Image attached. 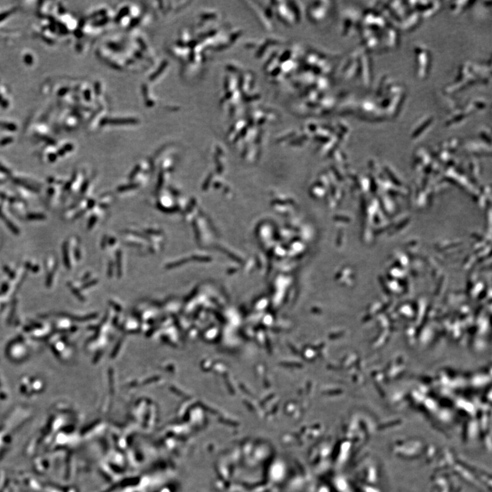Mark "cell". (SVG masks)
<instances>
[{"mask_svg":"<svg viewBox=\"0 0 492 492\" xmlns=\"http://www.w3.org/2000/svg\"><path fill=\"white\" fill-rule=\"evenodd\" d=\"M414 53L416 76L419 80H424L429 75L431 68V51L425 45L417 44L414 46Z\"/></svg>","mask_w":492,"mask_h":492,"instance_id":"6da1fadb","label":"cell"},{"mask_svg":"<svg viewBox=\"0 0 492 492\" xmlns=\"http://www.w3.org/2000/svg\"><path fill=\"white\" fill-rule=\"evenodd\" d=\"M362 21L364 29L369 30L379 34H381L383 30L389 23L384 15L374 8L366 11Z\"/></svg>","mask_w":492,"mask_h":492,"instance_id":"7a4b0ae2","label":"cell"},{"mask_svg":"<svg viewBox=\"0 0 492 492\" xmlns=\"http://www.w3.org/2000/svg\"><path fill=\"white\" fill-rule=\"evenodd\" d=\"M399 43V34L395 26L391 23L383 30L380 35V44L384 49H394Z\"/></svg>","mask_w":492,"mask_h":492,"instance_id":"3957f363","label":"cell"},{"mask_svg":"<svg viewBox=\"0 0 492 492\" xmlns=\"http://www.w3.org/2000/svg\"><path fill=\"white\" fill-rule=\"evenodd\" d=\"M360 110L362 112L366 120L378 121L386 118L382 110L375 99L366 98L364 100L360 106Z\"/></svg>","mask_w":492,"mask_h":492,"instance_id":"277c9868","label":"cell"},{"mask_svg":"<svg viewBox=\"0 0 492 492\" xmlns=\"http://www.w3.org/2000/svg\"><path fill=\"white\" fill-rule=\"evenodd\" d=\"M410 7L414 8L422 17H429L436 14L441 7L440 1H407Z\"/></svg>","mask_w":492,"mask_h":492,"instance_id":"5b68a950","label":"cell"},{"mask_svg":"<svg viewBox=\"0 0 492 492\" xmlns=\"http://www.w3.org/2000/svg\"><path fill=\"white\" fill-rule=\"evenodd\" d=\"M360 73L361 75V80L364 86L368 87L371 84V78H372V67H371V58H370L369 52L366 51L364 49H361V56H360Z\"/></svg>","mask_w":492,"mask_h":492,"instance_id":"8992f818","label":"cell"},{"mask_svg":"<svg viewBox=\"0 0 492 492\" xmlns=\"http://www.w3.org/2000/svg\"><path fill=\"white\" fill-rule=\"evenodd\" d=\"M421 19V15L418 14V12L409 6L408 11L403 16L399 26L404 31H411L419 24Z\"/></svg>","mask_w":492,"mask_h":492,"instance_id":"52a82bcc","label":"cell"},{"mask_svg":"<svg viewBox=\"0 0 492 492\" xmlns=\"http://www.w3.org/2000/svg\"><path fill=\"white\" fill-rule=\"evenodd\" d=\"M362 43L363 49L369 52L370 50L375 49L380 44V34L364 29L362 32Z\"/></svg>","mask_w":492,"mask_h":492,"instance_id":"ba28073f","label":"cell"},{"mask_svg":"<svg viewBox=\"0 0 492 492\" xmlns=\"http://www.w3.org/2000/svg\"><path fill=\"white\" fill-rule=\"evenodd\" d=\"M470 115L469 112L463 106V108H460L459 110H455L450 115L447 120H446V125L447 126H453V125H458V124L466 120V118Z\"/></svg>","mask_w":492,"mask_h":492,"instance_id":"9c48e42d","label":"cell"},{"mask_svg":"<svg viewBox=\"0 0 492 492\" xmlns=\"http://www.w3.org/2000/svg\"><path fill=\"white\" fill-rule=\"evenodd\" d=\"M433 121H434V118L431 115H427V116L423 117L415 125L416 127H415L414 130V135H418L424 132L425 130H427L430 126L433 125Z\"/></svg>","mask_w":492,"mask_h":492,"instance_id":"30bf717a","label":"cell"},{"mask_svg":"<svg viewBox=\"0 0 492 492\" xmlns=\"http://www.w3.org/2000/svg\"><path fill=\"white\" fill-rule=\"evenodd\" d=\"M474 1H452L450 5V10L451 13L454 15L460 14L462 12L466 11L467 8L469 7L470 5L473 4Z\"/></svg>","mask_w":492,"mask_h":492,"instance_id":"8fae6325","label":"cell"},{"mask_svg":"<svg viewBox=\"0 0 492 492\" xmlns=\"http://www.w3.org/2000/svg\"><path fill=\"white\" fill-rule=\"evenodd\" d=\"M30 220H43L45 218V216L41 214H32L28 216Z\"/></svg>","mask_w":492,"mask_h":492,"instance_id":"7c38bea8","label":"cell"}]
</instances>
